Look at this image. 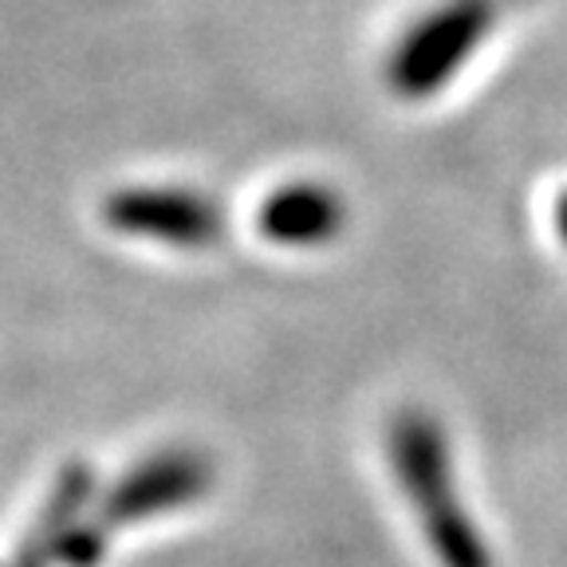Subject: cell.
I'll use <instances>...</instances> for the list:
<instances>
[{
    "label": "cell",
    "mask_w": 567,
    "mask_h": 567,
    "mask_svg": "<svg viewBox=\"0 0 567 567\" xmlns=\"http://www.w3.org/2000/svg\"><path fill=\"white\" fill-rule=\"evenodd\" d=\"M390 465L402 493L414 505L425 540L442 559V567H493L477 524L461 508L457 485H453L450 445L445 434L422 410H406L390 425Z\"/></svg>",
    "instance_id": "obj_1"
},
{
    "label": "cell",
    "mask_w": 567,
    "mask_h": 567,
    "mask_svg": "<svg viewBox=\"0 0 567 567\" xmlns=\"http://www.w3.org/2000/svg\"><path fill=\"white\" fill-rule=\"evenodd\" d=\"M209 461L189 450H166L134 465L103 501V524H138L182 508L209 488Z\"/></svg>",
    "instance_id": "obj_2"
},
{
    "label": "cell",
    "mask_w": 567,
    "mask_h": 567,
    "mask_svg": "<svg viewBox=\"0 0 567 567\" xmlns=\"http://www.w3.org/2000/svg\"><path fill=\"white\" fill-rule=\"evenodd\" d=\"M91 477L87 470H68L55 481V493L48 496L44 513L35 520V528L28 532L24 548L17 556V567H52L60 564V551L68 544V536L80 528V508L87 501Z\"/></svg>",
    "instance_id": "obj_3"
}]
</instances>
